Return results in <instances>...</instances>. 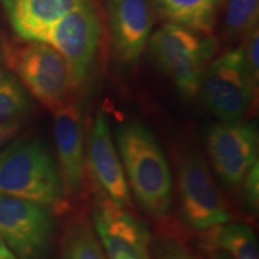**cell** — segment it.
<instances>
[{
  "label": "cell",
  "instance_id": "6da1fadb",
  "mask_svg": "<svg viewBox=\"0 0 259 259\" xmlns=\"http://www.w3.org/2000/svg\"><path fill=\"white\" fill-rule=\"evenodd\" d=\"M125 176L139 205L154 218H164L173 203L169 164L150 128L128 121L115 131Z\"/></svg>",
  "mask_w": 259,
  "mask_h": 259
},
{
  "label": "cell",
  "instance_id": "7a4b0ae2",
  "mask_svg": "<svg viewBox=\"0 0 259 259\" xmlns=\"http://www.w3.org/2000/svg\"><path fill=\"white\" fill-rule=\"evenodd\" d=\"M0 194L53 210L66 205L57 161L38 138L11 139L0 150Z\"/></svg>",
  "mask_w": 259,
  "mask_h": 259
},
{
  "label": "cell",
  "instance_id": "3957f363",
  "mask_svg": "<svg viewBox=\"0 0 259 259\" xmlns=\"http://www.w3.org/2000/svg\"><path fill=\"white\" fill-rule=\"evenodd\" d=\"M0 45L6 66L28 92L52 112L79 94L66 60L46 42L19 38Z\"/></svg>",
  "mask_w": 259,
  "mask_h": 259
},
{
  "label": "cell",
  "instance_id": "277c9868",
  "mask_svg": "<svg viewBox=\"0 0 259 259\" xmlns=\"http://www.w3.org/2000/svg\"><path fill=\"white\" fill-rule=\"evenodd\" d=\"M149 48L155 63L173 80L181 95L192 99L199 93L218 42L209 35L200 36L180 25L167 23L154 32Z\"/></svg>",
  "mask_w": 259,
  "mask_h": 259
},
{
  "label": "cell",
  "instance_id": "5b68a950",
  "mask_svg": "<svg viewBox=\"0 0 259 259\" xmlns=\"http://www.w3.org/2000/svg\"><path fill=\"white\" fill-rule=\"evenodd\" d=\"M255 85L239 47L208 65L200 83V99L220 121L241 120L253 100Z\"/></svg>",
  "mask_w": 259,
  "mask_h": 259
},
{
  "label": "cell",
  "instance_id": "8992f818",
  "mask_svg": "<svg viewBox=\"0 0 259 259\" xmlns=\"http://www.w3.org/2000/svg\"><path fill=\"white\" fill-rule=\"evenodd\" d=\"M100 38L99 14L92 0H84L52 25L44 41L66 60L79 94L83 93L92 76Z\"/></svg>",
  "mask_w": 259,
  "mask_h": 259
},
{
  "label": "cell",
  "instance_id": "52a82bcc",
  "mask_svg": "<svg viewBox=\"0 0 259 259\" xmlns=\"http://www.w3.org/2000/svg\"><path fill=\"white\" fill-rule=\"evenodd\" d=\"M180 209L185 223L196 231H208L229 222L219 187L199 151H183L178 161Z\"/></svg>",
  "mask_w": 259,
  "mask_h": 259
},
{
  "label": "cell",
  "instance_id": "ba28073f",
  "mask_svg": "<svg viewBox=\"0 0 259 259\" xmlns=\"http://www.w3.org/2000/svg\"><path fill=\"white\" fill-rule=\"evenodd\" d=\"M0 235L19 259H48L56 239L52 210L0 194Z\"/></svg>",
  "mask_w": 259,
  "mask_h": 259
},
{
  "label": "cell",
  "instance_id": "9c48e42d",
  "mask_svg": "<svg viewBox=\"0 0 259 259\" xmlns=\"http://www.w3.org/2000/svg\"><path fill=\"white\" fill-rule=\"evenodd\" d=\"M205 145L218 177L228 187L239 186L258 163L257 121H220L206 130Z\"/></svg>",
  "mask_w": 259,
  "mask_h": 259
},
{
  "label": "cell",
  "instance_id": "30bf717a",
  "mask_svg": "<svg viewBox=\"0 0 259 259\" xmlns=\"http://www.w3.org/2000/svg\"><path fill=\"white\" fill-rule=\"evenodd\" d=\"M92 215L106 259H151L148 228L127 209L100 192Z\"/></svg>",
  "mask_w": 259,
  "mask_h": 259
},
{
  "label": "cell",
  "instance_id": "8fae6325",
  "mask_svg": "<svg viewBox=\"0 0 259 259\" xmlns=\"http://www.w3.org/2000/svg\"><path fill=\"white\" fill-rule=\"evenodd\" d=\"M84 106L82 94H77L54 111L53 131L65 196L74 198L85 186L84 156Z\"/></svg>",
  "mask_w": 259,
  "mask_h": 259
},
{
  "label": "cell",
  "instance_id": "7c38bea8",
  "mask_svg": "<svg viewBox=\"0 0 259 259\" xmlns=\"http://www.w3.org/2000/svg\"><path fill=\"white\" fill-rule=\"evenodd\" d=\"M88 161L101 192L116 205L127 209L131 205L130 186L113 142L108 116L102 109L96 113L89 132Z\"/></svg>",
  "mask_w": 259,
  "mask_h": 259
},
{
  "label": "cell",
  "instance_id": "4fadbf2b",
  "mask_svg": "<svg viewBox=\"0 0 259 259\" xmlns=\"http://www.w3.org/2000/svg\"><path fill=\"white\" fill-rule=\"evenodd\" d=\"M109 25L116 58L132 66L143 53L153 18L147 0H109Z\"/></svg>",
  "mask_w": 259,
  "mask_h": 259
},
{
  "label": "cell",
  "instance_id": "5bb4252c",
  "mask_svg": "<svg viewBox=\"0 0 259 259\" xmlns=\"http://www.w3.org/2000/svg\"><path fill=\"white\" fill-rule=\"evenodd\" d=\"M84 0H2L11 27L22 40L44 42L52 25Z\"/></svg>",
  "mask_w": 259,
  "mask_h": 259
},
{
  "label": "cell",
  "instance_id": "9a60e30c",
  "mask_svg": "<svg viewBox=\"0 0 259 259\" xmlns=\"http://www.w3.org/2000/svg\"><path fill=\"white\" fill-rule=\"evenodd\" d=\"M223 0H155L162 17L200 35H210Z\"/></svg>",
  "mask_w": 259,
  "mask_h": 259
},
{
  "label": "cell",
  "instance_id": "2e32d148",
  "mask_svg": "<svg viewBox=\"0 0 259 259\" xmlns=\"http://www.w3.org/2000/svg\"><path fill=\"white\" fill-rule=\"evenodd\" d=\"M63 259H106L95 229L85 220H74L65 231L61 245Z\"/></svg>",
  "mask_w": 259,
  "mask_h": 259
},
{
  "label": "cell",
  "instance_id": "e0dca14e",
  "mask_svg": "<svg viewBox=\"0 0 259 259\" xmlns=\"http://www.w3.org/2000/svg\"><path fill=\"white\" fill-rule=\"evenodd\" d=\"M30 109V99L17 77L0 69V124L22 121Z\"/></svg>",
  "mask_w": 259,
  "mask_h": 259
},
{
  "label": "cell",
  "instance_id": "ac0fdd59",
  "mask_svg": "<svg viewBox=\"0 0 259 259\" xmlns=\"http://www.w3.org/2000/svg\"><path fill=\"white\" fill-rule=\"evenodd\" d=\"M216 242L231 259H259L258 242L253 229L244 223H226L219 229Z\"/></svg>",
  "mask_w": 259,
  "mask_h": 259
},
{
  "label": "cell",
  "instance_id": "d6986e66",
  "mask_svg": "<svg viewBox=\"0 0 259 259\" xmlns=\"http://www.w3.org/2000/svg\"><path fill=\"white\" fill-rule=\"evenodd\" d=\"M259 0H226L223 31L231 40L246 37L258 24Z\"/></svg>",
  "mask_w": 259,
  "mask_h": 259
},
{
  "label": "cell",
  "instance_id": "ffe728a7",
  "mask_svg": "<svg viewBox=\"0 0 259 259\" xmlns=\"http://www.w3.org/2000/svg\"><path fill=\"white\" fill-rule=\"evenodd\" d=\"M246 63L252 78L255 83H258L259 78V31L258 27H255L250 34L246 36V42L242 46Z\"/></svg>",
  "mask_w": 259,
  "mask_h": 259
},
{
  "label": "cell",
  "instance_id": "44dd1931",
  "mask_svg": "<svg viewBox=\"0 0 259 259\" xmlns=\"http://www.w3.org/2000/svg\"><path fill=\"white\" fill-rule=\"evenodd\" d=\"M242 190H244L245 204L252 211L258 209L259 202V164L255 163L247 171L242 180Z\"/></svg>",
  "mask_w": 259,
  "mask_h": 259
},
{
  "label": "cell",
  "instance_id": "7402d4cb",
  "mask_svg": "<svg viewBox=\"0 0 259 259\" xmlns=\"http://www.w3.org/2000/svg\"><path fill=\"white\" fill-rule=\"evenodd\" d=\"M157 259H194L190 253L176 244L166 242L160 247L156 253Z\"/></svg>",
  "mask_w": 259,
  "mask_h": 259
},
{
  "label": "cell",
  "instance_id": "603a6c76",
  "mask_svg": "<svg viewBox=\"0 0 259 259\" xmlns=\"http://www.w3.org/2000/svg\"><path fill=\"white\" fill-rule=\"evenodd\" d=\"M22 128V121H11L0 124V150L6 143L14 139L19 130Z\"/></svg>",
  "mask_w": 259,
  "mask_h": 259
},
{
  "label": "cell",
  "instance_id": "cb8c5ba5",
  "mask_svg": "<svg viewBox=\"0 0 259 259\" xmlns=\"http://www.w3.org/2000/svg\"><path fill=\"white\" fill-rule=\"evenodd\" d=\"M0 259H19L9 247L2 235H0Z\"/></svg>",
  "mask_w": 259,
  "mask_h": 259
},
{
  "label": "cell",
  "instance_id": "d4e9b609",
  "mask_svg": "<svg viewBox=\"0 0 259 259\" xmlns=\"http://www.w3.org/2000/svg\"><path fill=\"white\" fill-rule=\"evenodd\" d=\"M215 259H231V257H229V255H227V254H223V253H220L218 257H216Z\"/></svg>",
  "mask_w": 259,
  "mask_h": 259
},
{
  "label": "cell",
  "instance_id": "484cf974",
  "mask_svg": "<svg viewBox=\"0 0 259 259\" xmlns=\"http://www.w3.org/2000/svg\"><path fill=\"white\" fill-rule=\"evenodd\" d=\"M0 58H2V45H0Z\"/></svg>",
  "mask_w": 259,
  "mask_h": 259
}]
</instances>
